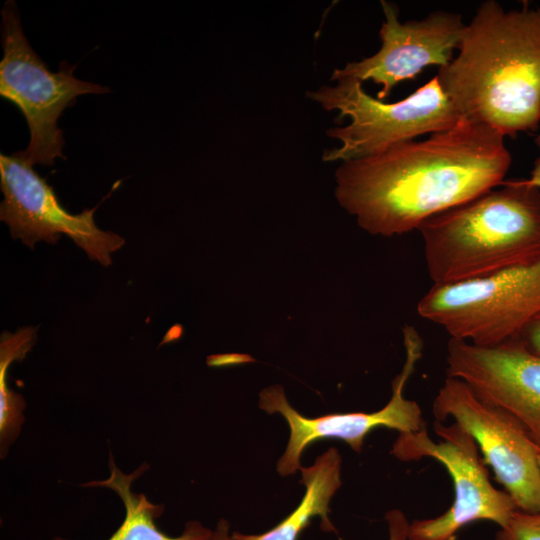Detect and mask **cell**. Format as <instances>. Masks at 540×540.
<instances>
[{"mask_svg": "<svg viewBox=\"0 0 540 540\" xmlns=\"http://www.w3.org/2000/svg\"><path fill=\"white\" fill-rule=\"evenodd\" d=\"M511 162L504 136L462 118L425 140L343 161L335 195L362 229L391 237L501 185Z\"/></svg>", "mask_w": 540, "mask_h": 540, "instance_id": "1", "label": "cell"}, {"mask_svg": "<svg viewBox=\"0 0 540 540\" xmlns=\"http://www.w3.org/2000/svg\"><path fill=\"white\" fill-rule=\"evenodd\" d=\"M457 50L436 77L459 115L504 137L537 130L540 9L505 10L486 0L465 24Z\"/></svg>", "mask_w": 540, "mask_h": 540, "instance_id": "2", "label": "cell"}, {"mask_svg": "<svg viewBox=\"0 0 540 540\" xmlns=\"http://www.w3.org/2000/svg\"><path fill=\"white\" fill-rule=\"evenodd\" d=\"M433 285L474 280L540 260V189L508 180L418 229Z\"/></svg>", "mask_w": 540, "mask_h": 540, "instance_id": "3", "label": "cell"}, {"mask_svg": "<svg viewBox=\"0 0 540 540\" xmlns=\"http://www.w3.org/2000/svg\"><path fill=\"white\" fill-rule=\"evenodd\" d=\"M307 93L327 111L337 110L339 118H350L343 127L327 130L341 146L324 151V161H347L378 154L393 145L454 127L459 115L434 76L408 97L386 103L370 96L362 83L351 78L336 80Z\"/></svg>", "mask_w": 540, "mask_h": 540, "instance_id": "4", "label": "cell"}, {"mask_svg": "<svg viewBox=\"0 0 540 540\" xmlns=\"http://www.w3.org/2000/svg\"><path fill=\"white\" fill-rule=\"evenodd\" d=\"M1 15L0 95L19 108L30 132L28 146L17 153L32 166H52L55 159L65 158L58 127L63 111L80 95L104 94L110 88L76 78L75 66L64 60L57 72L50 71L25 36L15 1H6Z\"/></svg>", "mask_w": 540, "mask_h": 540, "instance_id": "5", "label": "cell"}, {"mask_svg": "<svg viewBox=\"0 0 540 540\" xmlns=\"http://www.w3.org/2000/svg\"><path fill=\"white\" fill-rule=\"evenodd\" d=\"M417 312L450 339L481 347L515 339L540 312V260L474 280L433 285L419 300Z\"/></svg>", "mask_w": 540, "mask_h": 540, "instance_id": "6", "label": "cell"}, {"mask_svg": "<svg viewBox=\"0 0 540 540\" xmlns=\"http://www.w3.org/2000/svg\"><path fill=\"white\" fill-rule=\"evenodd\" d=\"M437 443L430 439L426 427L417 432L399 434L391 453L401 461L432 458L448 471L454 489V500L443 514L416 519L409 525V540H455L456 533L476 521H491L499 528L507 525L517 509L505 491L493 486L489 471L475 440L455 422L445 425L435 421Z\"/></svg>", "mask_w": 540, "mask_h": 540, "instance_id": "7", "label": "cell"}, {"mask_svg": "<svg viewBox=\"0 0 540 540\" xmlns=\"http://www.w3.org/2000/svg\"><path fill=\"white\" fill-rule=\"evenodd\" d=\"M432 411L436 421L452 418L471 435L518 510L540 513L539 446L514 417L484 402L465 382L452 377L439 388Z\"/></svg>", "mask_w": 540, "mask_h": 540, "instance_id": "8", "label": "cell"}, {"mask_svg": "<svg viewBox=\"0 0 540 540\" xmlns=\"http://www.w3.org/2000/svg\"><path fill=\"white\" fill-rule=\"evenodd\" d=\"M405 362L392 381V396L380 410L366 412L333 413L309 418L300 414L288 402L282 386L272 385L259 394V407L268 414H280L290 430L283 455L277 462V471L288 476L300 470L301 456L313 442L323 439H340L355 452H361L366 436L378 427L412 433L426 427L420 406L415 400L404 397L403 391L422 357L423 340L410 325L403 328Z\"/></svg>", "mask_w": 540, "mask_h": 540, "instance_id": "9", "label": "cell"}, {"mask_svg": "<svg viewBox=\"0 0 540 540\" xmlns=\"http://www.w3.org/2000/svg\"><path fill=\"white\" fill-rule=\"evenodd\" d=\"M0 188L3 200L0 219L14 239L31 249L38 241L56 244L61 234L68 235L88 255L107 267L111 254L125 239L99 229L94 220L97 208L72 214L59 203L53 188L17 152L0 154Z\"/></svg>", "mask_w": 540, "mask_h": 540, "instance_id": "10", "label": "cell"}, {"mask_svg": "<svg viewBox=\"0 0 540 540\" xmlns=\"http://www.w3.org/2000/svg\"><path fill=\"white\" fill-rule=\"evenodd\" d=\"M385 20L380 28L381 47L372 56L348 62L333 71L331 80H372L380 85L384 101L401 81L415 78L425 67L446 66L453 59L465 24L455 12L434 11L421 20L400 22L391 2L382 0Z\"/></svg>", "mask_w": 540, "mask_h": 540, "instance_id": "11", "label": "cell"}, {"mask_svg": "<svg viewBox=\"0 0 540 540\" xmlns=\"http://www.w3.org/2000/svg\"><path fill=\"white\" fill-rule=\"evenodd\" d=\"M446 374L514 417L540 447V357L517 338L492 347L450 339Z\"/></svg>", "mask_w": 540, "mask_h": 540, "instance_id": "12", "label": "cell"}, {"mask_svg": "<svg viewBox=\"0 0 540 540\" xmlns=\"http://www.w3.org/2000/svg\"><path fill=\"white\" fill-rule=\"evenodd\" d=\"M299 471L305 494L297 508L265 533L233 532L232 540H297L315 516L320 517L323 530L335 531L328 514L330 500L341 486V455L336 448H329L311 466L301 467Z\"/></svg>", "mask_w": 540, "mask_h": 540, "instance_id": "13", "label": "cell"}, {"mask_svg": "<svg viewBox=\"0 0 540 540\" xmlns=\"http://www.w3.org/2000/svg\"><path fill=\"white\" fill-rule=\"evenodd\" d=\"M109 468L111 473L107 479L85 484L87 487L112 489L124 504L125 518L108 540H211L213 531L196 520L187 522L183 533L178 537H170L159 530L155 519L164 512V505L153 504L144 494L135 493L132 489L133 482L149 468L147 463H143L132 473L125 474L116 466L110 454ZM52 540L68 539L55 537Z\"/></svg>", "mask_w": 540, "mask_h": 540, "instance_id": "14", "label": "cell"}, {"mask_svg": "<svg viewBox=\"0 0 540 540\" xmlns=\"http://www.w3.org/2000/svg\"><path fill=\"white\" fill-rule=\"evenodd\" d=\"M36 329L23 327L15 333L3 332L0 342V447L4 458L8 448L20 434L26 407L21 394L8 387L10 365L25 358L36 342Z\"/></svg>", "mask_w": 540, "mask_h": 540, "instance_id": "15", "label": "cell"}, {"mask_svg": "<svg viewBox=\"0 0 540 540\" xmlns=\"http://www.w3.org/2000/svg\"><path fill=\"white\" fill-rule=\"evenodd\" d=\"M495 540H540V513L516 510L507 525L496 532Z\"/></svg>", "mask_w": 540, "mask_h": 540, "instance_id": "16", "label": "cell"}, {"mask_svg": "<svg viewBox=\"0 0 540 540\" xmlns=\"http://www.w3.org/2000/svg\"><path fill=\"white\" fill-rule=\"evenodd\" d=\"M385 520L388 525V540H409L410 522L401 510L392 509L387 511Z\"/></svg>", "mask_w": 540, "mask_h": 540, "instance_id": "17", "label": "cell"}, {"mask_svg": "<svg viewBox=\"0 0 540 540\" xmlns=\"http://www.w3.org/2000/svg\"><path fill=\"white\" fill-rule=\"evenodd\" d=\"M517 339L528 351L540 357V312L529 321Z\"/></svg>", "mask_w": 540, "mask_h": 540, "instance_id": "18", "label": "cell"}, {"mask_svg": "<svg viewBox=\"0 0 540 540\" xmlns=\"http://www.w3.org/2000/svg\"><path fill=\"white\" fill-rule=\"evenodd\" d=\"M247 361H252V359L249 356L242 354H220L212 355L207 358V364L215 367L239 364Z\"/></svg>", "mask_w": 540, "mask_h": 540, "instance_id": "19", "label": "cell"}, {"mask_svg": "<svg viewBox=\"0 0 540 540\" xmlns=\"http://www.w3.org/2000/svg\"><path fill=\"white\" fill-rule=\"evenodd\" d=\"M211 540H232L227 520L222 518L218 521Z\"/></svg>", "mask_w": 540, "mask_h": 540, "instance_id": "20", "label": "cell"}, {"mask_svg": "<svg viewBox=\"0 0 540 540\" xmlns=\"http://www.w3.org/2000/svg\"><path fill=\"white\" fill-rule=\"evenodd\" d=\"M526 181L529 185L540 189V157L535 161L530 177Z\"/></svg>", "mask_w": 540, "mask_h": 540, "instance_id": "21", "label": "cell"}, {"mask_svg": "<svg viewBox=\"0 0 540 540\" xmlns=\"http://www.w3.org/2000/svg\"><path fill=\"white\" fill-rule=\"evenodd\" d=\"M535 143L540 148V130H539L538 135L535 138Z\"/></svg>", "mask_w": 540, "mask_h": 540, "instance_id": "22", "label": "cell"}, {"mask_svg": "<svg viewBox=\"0 0 540 540\" xmlns=\"http://www.w3.org/2000/svg\"><path fill=\"white\" fill-rule=\"evenodd\" d=\"M538 464H539V468H540V447L538 449Z\"/></svg>", "mask_w": 540, "mask_h": 540, "instance_id": "23", "label": "cell"}]
</instances>
